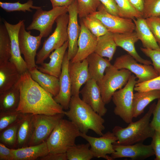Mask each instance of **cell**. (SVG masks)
Returning a JSON list of instances; mask_svg holds the SVG:
<instances>
[{
    "mask_svg": "<svg viewBox=\"0 0 160 160\" xmlns=\"http://www.w3.org/2000/svg\"><path fill=\"white\" fill-rule=\"evenodd\" d=\"M33 115L25 113L22 118L18 129L15 149L28 146L32 134Z\"/></svg>",
    "mask_w": 160,
    "mask_h": 160,
    "instance_id": "cell-31",
    "label": "cell"
},
{
    "mask_svg": "<svg viewBox=\"0 0 160 160\" xmlns=\"http://www.w3.org/2000/svg\"><path fill=\"white\" fill-rule=\"evenodd\" d=\"M68 41L60 47L55 49L49 56L50 61L48 63H43L40 66H36L40 71L59 78L61 74L63 60L66 51L68 48Z\"/></svg>",
    "mask_w": 160,
    "mask_h": 160,
    "instance_id": "cell-22",
    "label": "cell"
},
{
    "mask_svg": "<svg viewBox=\"0 0 160 160\" xmlns=\"http://www.w3.org/2000/svg\"><path fill=\"white\" fill-rule=\"evenodd\" d=\"M69 16L67 27L68 45L67 55L70 61L74 57L78 49V41L81 31V26L78 22L77 2L75 0L68 6Z\"/></svg>",
    "mask_w": 160,
    "mask_h": 160,
    "instance_id": "cell-15",
    "label": "cell"
},
{
    "mask_svg": "<svg viewBox=\"0 0 160 160\" xmlns=\"http://www.w3.org/2000/svg\"><path fill=\"white\" fill-rule=\"evenodd\" d=\"M160 98V90L138 92L134 94L133 116L137 118L143 113L145 108L153 100Z\"/></svg>",
    "mask_w": 160,
    "mask_h": 160,
    "instance_id": "cell-28",
    "label": "cell"
},
{
    "mask_svg": "<svg viewBox=\"0 0 160 160\" xmlns=\"http://www.w3.org/2000/svg\"><path fill=\"white\" fill-rule=\"evenodd\" d=\"M80 136L89 143L94 157L113 160L108 155L115 152L113 144L117 141V139L112 132L108 131L100 137H93L81 132Z\"/></svg>",
    "mask_w": 160,
    "mask_h": 160,
    "instance_id": "cell-13",
    "label": "cell"
},
{
    "mask_svg": "<svg viewBox=\"0 0 160 160\" xmlns=\"http://www.w3.org/2000/svg\"><path fill=\"white\" fill-rule=\"evenodd\" d=\"M21 75L15 64L9 60L0 64V93L16 84Z\"/></svg>",
    "mask_w": 160,
    "mask_h": 160,
    "instance_id": "cell-24",
    "label": "cell"
},
{
    "mask_svg": "<svg viewBox=\"0 0 160 160\" xmlns=\"http://www.w3.org/2000/svg\"><path fill=\"white\" fill-rule=\"evenodd\" d=\"M36 10L33 15L32 22L26 29L37 30L42 37H46L51 32L57 18L61 15L68 13V7H57L48 11L43 10L41 8Z\"/></svg>",
    "mask_w": 160,
    "mask_h": 160,
    "instance_id": "cell-9",
    "label": "cell"
},
{
    "mask_svg": "<svg viewBox=\"0 0 160 160\" xmlns=\"http://www.w3.org/2000/svg\"><path fill=\"white\" fill-rule=\"evenodd\" d=\"M78 16L81 19L97 11L101 4L99 0H76Z\"/></svg>",
    "mask_w": 160,
    "mask_h": 160,
    "instance_id": "cell-36",
    "label": "cell"
},
{
    "mask_svg": "<svg viewBox=\"0 0 160 160\" xmlns=\"http://www.w3.org/2000/svg\"><path fill=\"white\" fill-rule=\"evenodd\" d=\"M81 31L78 41V49L76 54L71 60L72 62L81 61L94 52L97 37L93 35L81 20Z\"/></svg>",
    "mask_w": 160,
    "mask_h": 160,
    "instance_id": "cell-20",
    "label": "cell"
},
{
    "mask_svg": "<svg viewBox=\"0 0 160 160\" xmlns=\"http://www.w3.org/2000/svg\"><path fill=\"white\" fill-rule=\"evenodd\" d=\"M81 19L86 27L97 37L102 36L108 32L99 19L92 16L89 15Z\"/></svg>",
    "mask_w": 160,
    "mask_h": 160,
    "instance_id": "cell-35",
    "label": "cell"
},
{
    "mask_svg": "<svg viewBox=\"0 0 160 160\" xmlns=\"http://www.w3.org/2000/svg\"><path fill=\"white\" fill-rule=\"evenodd\" d=\"M68 72L71 83L72 95L79 96L81 87L90 79L87 59L76 62L70 61Z\"/></svg>",
    "mask_w": 160,
    "mask_h": 160,
    "instance_id": "cell-19",
    "label": "cell"
},
{
    "mask_svg": "<svg viewBox=\"0 0 160 160\" xmlns=\"http://www.w3.org/2000/svg\"><path fill=\"white\" fill-rule=\"evenodd\" d=\"M70 60L67 52L65 55L62 64V71L59 78L60 89L57 95L54 97L55 101L59 104L63 109L68 110L72 95L71 86L68 72Z\"/></svg>",
    "mask_w": 160,
    "mask_h": 160,
    "instance_id": "cell-18",
    "label": "cell"
},
{
    "mask_svg": "<svg viewBox=\"0 0 160 160\" xmlns=\"http://www.w3.org/2000/svg\"><path fill=\"white\" fill-rule=\"evenodd\" d=\"M0 6L4 10L7 12L14 11H26L32 12L31 9L37 10L41 8V7L34 6L32 0H28L24 3H20L19 1L16 2H0Z\"/></svg>",
    "mask_w": 160,
    "mask_h": 160,
    "instance_id": "cell-37",
    "label": "cell"
},
{
    "mask_svg": "<svg viewBox=\"0 0 160 160\" xmlns=\"http://www.w3.org/2000/svg\"><path fill=\"white\" fill-rule=\"evenodd\" d=\"M75 0H50L52 8L67 6L71 4Z\"/></svg>",
    "mask_w": 160,
    "mask_h": 160,
    "instance_id": "cell-50",
    "label": "cell"
},
{
    "mask_svg": "<svg viewBox=\"0 0 160 160\" xmlns=\"http://www.w3.org/2000/svg\"><path fill=\"white\" fill-rule=\"evenodd\" d=\"M119 12V16L130 19L143 17L142 13L135 9L128 0H114Z\"/></svg>",
    "mask_w": 160,
    "mask_h": 160,
    "instance_id": "cell-38",
    "label": "cell"
},
{
    "mask_svg": "<svg viewBox=\"0 0 160 160\" xmlns=\"http://www.w3.org/2000/svg\"><path fill=\"white\" fill-rule=\"evenodd\" d=\"M131 75L132 72L129 70L118 69L112 65L106 68L103 78L97 82L105 104L110 102L117 90L126 85Z\"/></svg>",
    "mask_w": 160,
    "mask_h": 160,
    "instance_id": "cell-5",
    "label": "cell"
},
{
    "mask_svg": "<svg viewBox=\"0 0 160 160\" xmlns=\"http://www.w3.org/2000/svg\"><path fill=\"white\" fill-rule=\"evenodd\" d=\"M0 160H15L12 149L0 143Z\"/></svg>",
    "mask_w": 160,
    "mask_h": 160,
    "instance_id": "cell-47",
    "label": "cell"
},
{
    "mask_svg": "<svg viewBox=\"0 0 160 160\" xmlns=\"http://www.w3.org/2000/svg\"><path fill=\"white\" fill-rule=\"evenodd\" d=\"M113 35L117 47L122 48L140 63L146 65L152 64L151 61L142 58L137 52L135 44L139 39L135 31L126 33H114Z\"/></svg>",
    "mask_w": 160,
    "mask_h": 160,
    "instance_id": "cell-21",
    "label": "cell"
},
{
    "mask_svg": "<svg viewBox=\"0 0 160 160\" xmlns=\"http://www.w3.org/2000/svg\"><path fill=\"white\" fill-rule=\"evenodd\" d=\"M82 100L89 105L97 113L102 116L107 111L102 99L99 87L95 80L90 79L80 91Z\"/></svg>",
    "mask_w": 160,
    "mask_h": 160,
    "instance_id": "cell-16",
    "label": "cell"
},
{
    "mask_svg": "<svg viewBox=\"0 0 160 160\" xmlns=\"http://www.w3.org/2000/svg\"><path fill=\"white\" fill-rule=\"evenodd\" d=\"M11 48L10 38L4 24L0 25V64L10 60Z\"/></svg>",
    "mask_w": 160,
    "mask_h": 160,
    "instance_id": "cell-32",
    "label": "cell"
},
{
    "mask_svg": "<svg viewBox=\"0 0 160 160\" xmlns=\"http://www.w3.org/2000/svg\"><path fill=\"white\" fill-rule=\"evenodd\" d=\"M68 14L65 13L56 19V27L53 32L46 39L42 47L37 53L36 63L41 64L49 56L53 51L62 46L68 40L67 27Z\"/></svg>",
    "mask_w": 160,
    "mask_h": 160,
    "instance_id": "cell-6",
    "label": "cell"
},
{
    "mask_svg": "<svg viewBox=\"0 0 160 160\" xmlns=\"http://www.w3.org/2000/svg\"><path fill=\"white\" fill-rule=\"evenodd\" d=\"M116 47L113 33L108 32L105 34L97 37L94 52L102 57L108 58L111 61L113 59Z\"/></svg>",
    "mask_w": 160,
    "mask_h": 160,
    "instance_id": "cell-30",
    "label": "cell"
},
{
    "mask_svg": "<svg viewBox=\"0 0 160 160\" xmlns=\"http://www.w3.org/2000/svg\"><path fill=\"white\" fill-rule=\"evenodd\" d=\"M77 127L71 121L62 119L55 127L46 141L49 153H65L75 144L80 136Z\"/></svg>",
    "mask_w": 160,
    "mask_h": 160,
    "instance_id": "cell-4",
    "label": "cell"
},
{
    "mask_svg": "<svg viewBox=\"0 0 160 160\" xmlns=\"http://www.w3.org/2000/svg\"><path fill=\"white\" fill-rule=\"evenodd\" d=\"M128 1L135 9L142 14L144 0H128Z\"/></svg>",
    "mask_w": 160,
    "mask_h": 160,
    "instance_id": "cell-49",
    "label": "cell"
},
{
    "mask_svg": "<svg viewBox=\"0 0 160 160\" xmlns=\"http://www.w3.org/2000/svg\"><path fill=\"white\" fill-rule=\"evenodd\" d=\"M42 38L40 35L33 36L31 34L30 31H27L23 20L19 31L18 40L20 52L23 56L28 70L37 66L35 57Z\"/></svg>",
    "mask_w": 160,
    "mask_h": 160,
    "instance_id": "cell-11",
    "label": "cell"
},
{
    "mask_svg": "<svg viewBox=\"0 0 160 160\" xmlns=\"http://www.w3.org/2000/svg\"><path fill=\"white\" fill-rule=\"evenodd\" d=\"M145 19L156 42L160 47V18L159 17H152Z\"/></svg>",
    "mask_w": 160,
    "mask_h": 160,
    "instance_id": "cell-43",
    "label": "cell"
},
{
    "mask_svg": "<svg viewBox=\"0 0 160 160\" xmlns=\"http://www.w3.org/2000/svg\"><path fill=\"white\" fill-rule=\"evenodd\" d=\"M115 152L111 156L113 160L122 158H129L133 160H143L154 156V153L151 145L143 143L124 145L113 143Z\"/></svg>",
    "mask_w": 160,
    "mask_h": 160,
    "instance_id": "cell-14",
    "label": "cell"
},
{
    "mask_svg": "<svg viewBox=\"0 0 160 160\" xmlns=\"http://www.w3.org/2000/svg\"><path fill=\"white\" fill-rule=\"evenodd\" d=\"M65 115L63 113L53 115L33 114L32 134L28 146L39 145L46 141Z\"/></svg>",
    "mask_w": 160,
    "mask_h": 160,
    "instance_id": "cell-8",
    "label": "cell"
},
{
    "mask_svg": "<svg viewBox=\"0 0 160 160\" xmlns=\"http://www.w3.org/2000/svg\"><path fill=\"white\" fill-rule=\"evenodd\" d=\"M134 90L138 92L160 90V75L149 80L137 83Z\"/></svg>",
    "mask_w": 160,
    "mask_h": 160,
    "instance_id": "cell-41",
    "label": "cell"
},
{
    "mask_svg": "<svg viewBox=\"0 0 160 160\" xmlns=\"http://www.w3.org/2000/svg\"><path fill=\"white\" fill-rule=\"evenodd\" d=\"M136 77L132 75L123 88L116 91L112 100L115 105L114 114L119 117L125 122L129 124L133 119V91L137 83Z\"/></svg>",
    "mask_w": 160,
    "mask_h": 160,
    "instance_id": "cell-7",
    "label": "cell"
},
{
    "mask_svg": "<svg viewBox=\"0 0 160 160\" xmlns=\"http://www.w3.org/2000/svg\"><path fill=\"white\" fill-rule=\"evenodd\" d=\"M106 10L110 13L119 16V12L114 0H99Z\"/></svg>",
    "mask_w": 160,
    "mask_h": 160,
    "instance_id": "cell-46",
    "label": "cell"
},
{
    "mask_svg": "<svg viewBox=\"0 0 160 160\" xmlns=\"http://www.w3.org/2000/svg\"><path fill=\"white\" fill-rule=\"evenodd\" d=\"M89 15L99 19L108 31L113 33H123L135 31L132 20L113 15L109 13L101 3L96 11Z\"/></svg>",
    "mask_w": 160,
    "mask_h": 160,
    "instance_id": "cell-10",
    "label": "cell"
},
{
    "mask_svg": "<svg viewBox=\"0 0 160 160\" xmlns=\"http://www.w3.org/2000/svg\"><path fill=\"white\" fill-rule=\"evenodd\" d=\"M88 143L86 144H75L66 151L68 160H90L94 158Z\"/></svg>",
    "mask_w": 160,
    "mask_h": 160,
    "instance_id": "cell-33",
    "label": "cell"
},
{
    "mask_svg": "<svg viewBox=\"0 0 160 160\" xmlns=\"http://www.w3.org/2000/svg\"><path fill=\"white\" fill-rule=\"evenodd\" d=\"M140 50L151 59L154 69L159 76L160 75V47L155 49L141 47Z\"/></svg>",
    "mask_w": 160,
    "mask_h": 160,
    "instance_id": "cell-42",
    "label": "cell"
},
{
    "mask_svg": "<svg viewBox=\"0 0 160 160\" xmlns=\"http://www.w3.org/2000/svg\"><path fill=\"white\" fill-rule=\"evenodd\" d=\"M142 15L145 19L160 16V0H144Z\"/></svg>",
    "mask_w": 160,
    "mask_h": 160,
    "instance_id": "cell-40",
    "label": "cell"
},
{
    "mask_svg": "<svg viewBox=\"0 0 160 160\" xmlns=\"http://www.w3.org/2000/svg\"><path fill=\"white\" fill-rule=\"evenodd\" d=\"M156 105L155 102L151 104L142 118L135 122H132L127 127L115 126L112 132L117 139L115 143L121 145H131L143 143L146 139L152 138L155 130L151 127L150 120Z\"/></svg>",
    "mask_w": 160,
    "mask_h": 160,
    "instance_id": "cell-3",
    "label": "cell"
},
{
    "mask_svg": "<svg viewBox=\"0 0 160 160\" xmlns=\"http://www.w3.org/2000/svg\"><path fill=\"white\" fill-rule=\"evenodd\" d=\"M18 82L20 96L17 111L33 114L64 113L65 111L53 96L32 79L28 70L21 74Z\"/></svg>",
    "mask_w": 160,
    "mask_h": 160,
    "instance_id": "cell-1",
    "label": "cell"
},
{
    "mask_svg": "<svg viewBox=\"0 0 160 160\" xmlns=\"http://www.w3.org/2000/svg\"><path fill=\"white\" fill-rule=\"evenodd\" d=\"M23 20H20L15 24L4 21L11 41V56L9 61L15 64L21 74L28 70L26 63L21 55L18 40L19 31Z\"/></svg>",
    "mask_w": 160,
    "mask_h": 160,
    "instance_id": "cell-17",
    "label": "cell"
},
{
    "mask_svg": "<svg viewBox=\"0 0 160 160\" xmlns=\"http://www.w3.org/2000/svg\"><path fill=\"white\" fill-rule=\"evenodd\" d=\"M128 54L117 57L113 66L118 69H125L134 73L138 78L137 83L142 82L158 76L159 75L153 66L139 63Z\"/></svg>",
    "mask_w": 160,
    "mask_h": 160,
    "instance_id": "cell-12",
    "label": "cell"
},
{
    "mask_svg": "<svg viewBox=\"0 0 160 160\" xmlns=\"http://www.w3.org/2000/svg\"><path fill=\"white\" fill-rule=\"evenodd\" d=\"M159 18L160 19V16H159Z\"/></svg>",
    "mask_w": 160,
    "mask_h": 160,
    "instance_id": "cell-51",
    "label": "cell"
},
{
    "mask_svg": "<svg viewBox=\"0 0 160 160\" xmlns=\"http://www.w3.org/2000/svg\"><path fill=\"white\" fill-rule=\"evenodd\" d=\"M15 160H35L49 153L46 141L39 145L12 149Z\"/></svg>",
    "mask_w": 160,
    "mask_h": 160,
    "instance_id": "cell-27",
    "label": "cell"
},
{
    "mask_svg": "<svg viewBox=\"0 0 160 160\" xmlns=\"http://www.w3.org/2000/svg\"><path fill=\"white\" fill-rule=\"evenodd\" d=\"M28 71L32 79L42 88L54 97L57 95L60 89L59 78L40 71L36 66Z\"/></svg>",
    "mask_w": 160,
    "mask_h": 160,
    "instance_id": "cell-23",
    "label": "cell"
},
{
    "mask_svg": "<svg viewBox=\"0 0 160 160\" xmlns=\"http://www.w3.org/2000/svg\"><path fill=\"white\" fill-rule=\"evenodd\" d=\"M40 160H68L66 152L59 153H49L38 159Z\"/></svg>",
    "mask_w": 160,
    "mask_h": 160,
    "instance_id": "cell-48",
    "label": "cell"
},
{
    "mask_svg": "<svg viewBox=\"0 0 160 160\" xmlns=\"http://www.w3.org/2000/svg\"><path fill=\"white\" fill-rule=\"evenodd\" d=\"M64 114L77 127L81 132L91 130L100 136L105 130L104 119L79 96H72L68 110Z\"/></svg>",
    "mask_w": 160,
    "mask_h": 160,
    "instance_id": "cell-2",
    "label": "cell"
},
{
    "mask_svg": "<svg viewBox=\"0 0 160 160\" xmlns=\"http://www.w3.org/2000/svg\"><path fill=\"white\" fill-rule=\"evenodd\" d=\"M24 114L16 110L0 111V132L22 118Z\"/></svg>",
    "mask_w": 160,
    "mask_h": 160,
    "instance_id": "cell-39",
    "label": "cell"
},
{
    "mask_svg": "<svg viewBox=\"0 0 160 160\" xmlns=\"http://www.w3.org/2000/svg\"><path fill=\"white\" fill-rule=\"evenodd\" d=\"M132 20L135 25V31L143 48L152 49L159 48L160 47L148 26L145 19L140 17Z\"/></svg>",
    "mask_w": 160,
    "mask_h": 160,
    "instance_id": "cell-26",
    "label": "cell"
},
{
    "mask_svg": "<svg viewBox=\"0 0 160 160\" xmlns=\"http://www.w3.org/2000/svg\"><path fill=\"white\" fill-rule=\"evenodd\" d=\"M20 96L18 81L11 87L0 93V111L16 110L19 103Z\"/></svg>",
    "mask_w": 160,
    "mask_h": 160,
    "instance_id": "cell-29",
    "label": "cell"
},
{
    "mask_svg": "<svg viewBox=\"0 0 160 160\" xmlns=\"http://www.w3.org/2000/svg\"><path fill=\"white\" fill-rule=\"evenodd\" d=\"M152 114L153 117L150 122V125L155 131L160 132V98L158 99Z\"/></svg>",
    "mask_w": 160,
    "mask_h": 160,
    "instance_id": "cell-44",
    "label": "cell"
},
{
    "mask_svg": "<svg viewBox=\"0 0 160 160\" xmlns=\"http://www.w3.org/2000/svg\"><path fill=\"white\" fill-rule=\"evenodd\" d=\"M22 118L0 132V143L9 148L15 149L18 129Z\"/></svg>",
    "mask_w": 160,
    "mask_h": 160,
    "instance_id": "cell-34",
    "label": "cell"
},
{
    "mask_svg": "<svg viewBox=\"0 0 160 160\" xmlns=\"http://www.w3.org/2000/svg\"><path fill=\"white\" fill-rule=\"evenodd\" d=\"M151 145L154 151L155 160H160V132L155 131L152 137Z\"/></svg>",
    "mask_w": 160,
    "mask_h": 160,
    "instance_id": "cell-45",
    "label": "cell"
},
{
    "mask_svg": "<svg viewBox=\"0 0 160 160\" xmlns=\"http://www.w3.org/2000/svg\"><path fill=\"white\" fill-rule=\"evenodd\" d=\"M86 59L90 79H93L97 82L102 79L106 68L112 65L108 59L104 58L95 52Z\"/></svg>",
    "mask_w": 160,
    "mask_h": 160,
    "instance_id": "cell-25",
    "label": "cell"
}]
</instances>
